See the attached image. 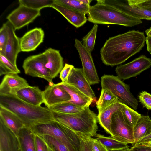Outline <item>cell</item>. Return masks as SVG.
I'll return each mask as SVG.
<instances>
[{"instance_id":"1","label":"cell","mask_w":151,"mask_h":151,"mask_svg":"<svg viewBox=\"0 0 151 151\" xmlns=\"http://www.w3.org/2000/svg\"><path fill=\"white\" fill-rule=\"evenodd\" d=\"M145 42L144 33L134 30L109 37L100 50L101 59L107 65H119L139 52Z\"/></svg>"},{"instance_id":"2","label":"cell","mask_w":151,"mask_h":151,"mask_svg":"<svg viewBox=\"0 0 151 151\" xmlns=\"http://www.w3.org/2000/svg\"><path fill=\"white\" fill-rule=\"evenodd\" d=\"M0 106L15 114L25 127L29 128L55 120L52 111L49 108L29 104L15 94H0Z\"/></svg>"},{"instance_id":"3","label":"cell","mask_w":151,"mask_h":151,"mask_svg":"<svg viewBox=\"0 0 151 151\" xmlns=\"http://www.w3.org/2000/svg\"><path fill=\"white\" fill-rule=\"evenodd\" d=\"M90 6L87 20L95 24H114L133 27L142 24L141 20L122 12L114 7L97 0Z\"/></svg>"},{"instance_id":"4","label":"cell","mask_w":151,"mask_h":151,"mask_svg":"<svg viewBox=\"0 0 151 151\" xmlns=\"http://www.w3.org/2000/svg\"><path fill=\"white\" fill-rule=\"evenodd\" d=\"M52 111L55 121L76 133L91 137L96 135L98 128L97 115L90 109L89 107L73 114H65Z\"/></svg>"},{"instance_id":"5","label":"cell","mask_w":151,"mask_h":151,"mask_svg":"<svg viewBox=\"0 0 151 151\" xmlns=\"http://www.w3.org/2000/svg\"><path fill=\"white\" fill-rule=\"evenodd\" d=\"M30 128L35 134L55 137L69 151H81L80 139L77 134L55 120L34 126Z\"/></svg>"},{"instance_id":"6","label":"cell","mask_w":151,"mask_h":151,"mask_svg":"<svg viewBox=\"0 0 151 151\" xmlns=\"http://www.w3.org/2000/svg\"><path fill=\"white\" fill-rule=\"evenodd\" d=\"M102 88L111 91L119 101L137 110L138 102L130 90V86L124 83L117 76L104 75L101 77Z\"/></svg>"},{"instance_id":"7","label":"cell","mask_w":151,"mask_h":151,"mask_svg":"<svg viewBox=\"0 0 151 151\" xmlns=\"http://www.w3.org/2000/svg\"><path fill=\"white\" fill-rule=\"evenodd\" d=\"M110 134L119 141L132 145L134 143L133 128L128 123L120 108L112 115Z\"/></svg>"},{"instance_id":"8","label":"cell","mask_w":151,"mask_h":151,"mask_svg":"<svg viewBox=\"0 0 151 151\" xmlns=\"http://www.w3.org/2000/svg\"><path fill=\"white\" fill-rule=\"evenodd\" d=\"M47 62L46 56L43 52L31 55L24 60L22 67L25 74L33 77L42 78L49 83V85L54 84L50 72L45 67Z\"/></svg>"},{"instance_id":"9","label":"cell","mask_w":151,"mask_h":151,"mask_svg":"<svg viewBox=\"0 0 151 151\" xmlns=\"http://www.w3.org/2000/svg\"><path fill=\"white\" fill-rule=\"evenodd\" d=\"M151 66V59L140 55L127 64L117 66L115 72L121 79L125 80L139 75Z\"/></svg>"},{"instance_id":"10","label":"cell","mask_w":151,"mask_h":151,"mask_svg":"<svg viewBox=\"0 0 151 151\" xmlns=\"http://www.w3.org/2000/svg\"><path fill=\"white\" fill-rule=\"evenodd\" d=\"M40 15V10L19 4L16 9L7 16L6 19L15 31L32 22Z\"/></svg>"},{"instance_id":"11","label":"cell","mask_w":151,"mask_h":151,"mask_svg":"<svg viewBox=\"0 0 151 151\" xmlns=\"http://www.w3.org/2000/svg\"><path fill=\"white\" fill-rule=\"evenodd\" d=\"M74 46L77 50L81 60L83 74L90 85L99 83V78L93 60L90 52L77 39H75Z\"/></svg>"},{"instance_id":"12","label":"cell","mask_w":151,"mask_h":151,"mask_svg":"<svg viewBox=\"0 0 151 151\" xmlns=\"http://www.w3.org/2000/svg\"><path fill=\"white\" fill-rule=\"evenodd\" d=\"M128 15L141 20H151V11L129 5L127 0H101Z\"/></svg>"},{"instance_id":"13","label":"cell","mask_w":151,"mask_h":151,"mask_svg":"<svg viewBox=\"0 0 151 151\" xmlns=\"http://www.w3.org/2000/svg\"><path fill=\"white\" fill-rule=\"evenodd\" d=\"M67 83L74 86L93 101L96 100V97L94 93L85 76L82 68L74 67L69 75Z\"/></svg>"},{"instance_id":"14","label":"cell","mask_w":151,"mask_h":151,"mask_svg":"<svg viewBox=\"0 0 151 151\" xmlns=\"http://www.w3.org/2000/svg\"><path fill=\"white\" fill-rule=\"evenodd\" d=\"M44 103L48 108L69 101L71 97L68 93L58 83L48 85L42 91Z\"/></svg>"},{"instance_id":"15","label":"cell","mask_w":151,"mask_h":151,"mask_svg":"<svg viewBox=\"0 0 151 151\" xmlns=\"http://www.w3.org/2000/svg\"><path fill=\"white\" fill-rule=\"evenodd\" d=\"M44 35L40 28L36 27L27 32L19 39L21 51L28 52L35 50L43 42Z\"/></svg>"},{"instance_id":"16","label":"cell","mask_w":151,"mask_h":151,"mask_svg":"<svg viewBox=\"0 0 151 151\" xmlns=\"http://www.w3.org/2000/svg\"><path fill=\"white\" fill-rule=\"evenodd\" d=\"M29 86L27 81L18 74L5 75L0 85V94H15L20 90Z\"/></svg>"},{"instance_id":"17","label":"cell","mask_w":151,"mask_h":151,"mask_svg":"<svg viewBox=\"0 0 151 151\" xmlns=\"http://www.w3.org/2000/svg\"><path fill=\"white\" fill-rule=\"evenodd\" d=\"M20 149L18 137L0 118V151H18Z\"/></svg>"},{"instance_id":"18","label":"cell","mask_w":151,"mask_h":151,"mask_svg":"<svg viewBox=\"0 0 151 151\" xmlns=\"http://www.w3.org/2000/svg\"><path fill=\"white\" fill-rule=\"evenodd\" d=\"M7 23L8 38L6 45L5 56L14 65H17L16 61L18 55L21 51L19 39L16 35L15 30L7 21Z\"/></svg>"},{"instance_id":"19","label":"cell","mask_w":151,"mask_h":151,"mask_svg":"<svg viewBox=\"0 0 151 151\" xmlns=\"http://www.w3.org/2000/svg\"><path fill=\"white\" fill-rule=\"evenodd\" d=\"M51 7L60 13L77 28L83 26L88 20L85 13L65 6L54 3Z\"/></svg>"},{"instance_id":"20","label":"cell","mask_w":151,"mask_h":151,"mask_svg":"<svg viewBox=\"0 0 151 151\" xmlns=\"http://www.w3.org/2000/svg\"><path fill=\"white\" fill-rule=\"evenodd\" d=\"M43 53L47 59L45 67L53 79L58 76L64 67L63 58L59 50L51 48L46 50Z\"/></svg>"},{"instance_id":"21","label":"cell","mask_w":151,"mask_h":151,"mask_svg":"<svg viewBox=\"0 0 151 151\" xmlns=\"http://www.w3.org/2000/svg\"><path fill=\"white\" fill-rule=\"evenodd\" d=\"M15 95L22 101L33 105L41 106L44 103L42 91L38 86H29L20 90Z\"/></svg>"},{"instance_id":"22","label":"cell","mask_w":151,"mask_h":151,"mask_svg":"<svg viewBox=\"0 0 151 151\" xmlns=\"http://www.w3.org/2000/svg\"><path fill=\"white\" fill-rule=\"evenodd\" d=\"M58 84L63 89L67 91L70 96V99L66 102L85 108L89 107L93 102L91 99L74 86L62 82Z\"/></svg>"},{"instance_id":"23","label":"cell","mask_w":151,"mask_h":151,"mask_svg":"<svg viewBox=\"0 0 151 151\" xmlns=\"http://www.w3.org/2000/svg\"><path fill=\"white\" fill-rule=\"evenodd\" d=\"M0 118L17 137L20 130L25 126L22 120L16 115L1 106H0Z\"/></svg>"},{"instance_id":"24","label":"cell","mask_w":151,"mask_h":151,"mask_svg":"<svg viewBox=\"0 0 151 151\" xmlns=\"http://www.w3.org/2000/svg\"><path fill=\"white\" fill-rule=\"evenodd\" d=\"M18 137L21 151H36L35 134L30 128L24 127Z\"/></svg>"},{"instance_id":"25","label":"cell","mask_w":151,"mask_h":151,"mask_svg":"<svg viewBox=\"0 0 151 151\" xmlns=\"http://www.w3.org/2000/svg\"><path fill=\"white\" fill-rule=\"evenodd\" d=\"M151 129V119L148 115H142L133 128L134 142L133 146L139 140L149 134Z\"/></svg>"},{"instance_id":"26","label":"cell","mask_w":151,"mask_h":151,"mask_svg":"<svg viewBox=\"0 0 151 151\" xmlns=\"http://www.w3.org/2000/svg\"><path fill=\"white\" fill-rule=\"evenodd\" d=\"M120 108L119 101L107 107L97 115L98 122L108 133L110 134L111 117L113 114Z\"/></svg>"},{"instance_id":"27","label":"cell","mask_w":151,"mask_h":151,"mask_svg":"<svg viewBox=\"0 0 151 151\" xmlns=\"http://www.w3.org/2000/svg\"><path fill=\"white\" fill-rule=\"evenodd\" d=\"M118 101L117 98L109 90L102 88L100 96L96 103L99 113Z\"/></svg>"},{"instance_id":"28","label":"cell","mask_w":151,"mask_h":151,"mask_svg":"<svg viewBox=\"0 0 151 151\" xmlns=\"http://www.w3.org/2000/svg\"><path fill=\"white\" fill-rule=\"evenodd\" d=\"M96 139L100 142L108 151H118L129 147L127 144L117 140L111 137L105 136L97 133Z\"/></svg>"},{"instance_id":"29","label":"cell","mask_w":151,"mask_h":151,"mask_svg":"<svg viewBox=\"0 0 151 151\" xmlns=\"http://www.w3.org/2000/svg\"><path fill=\"white\" fill-rule=\"evenodd\" d=\"M85 108L78 106L73 104L66 102L58 104L49 108L53 111L68 114L79 112L83 111Z\"/></svg>"},{"instance_id":"30","label":"cell","mask_w":151,"mask_h":151,"mask_svg":"<svg viewBox=\"0 0 151 151\" xmlns=\"http://www.w3.org/2000/svg\"><path fill=\"white\" fill-rule=\"evenodd\" d=\"M120 108L128 123L134 128L142 115L127 105L120 102Z\"/></svg>"},{"instance_id":"31","label":"cell","mask_w":151,"mask_h":151,"mask_svg":"<svg viewBox=\"0 0 151 151\" xmlns=\"http://www.w3.org/2000/svg\"><path fill=\"white\" fill-rule=\"evenodd\" d=\"M20 71L17 65L13 64L5 56L0 54V76L4 74H18Z\"/></svg>"},{"instance_id":"32","label":"cell","mask_w":151,"mask_h":151,"mask_svg":"<svg viewBox=\"0 0 151 151\" xmlns=\"http://www.w3.org/2000/svg\"><path fill=\"white\" fill-rule=\"evenodd\" d=\"M19 2L28 7L40 10L44 8L51 7L54 0H19Z\"/></svg>"},{"instance_id":"33","label":"cell","mask_w":151,"mask_h":151,"mask_svg":"<svg viewBox=\"0 0 151 151\" xmlns=\"http://www.w3.org/2000/svg\"><path fill=\"white\" fill-rule=\"evenodd\" d=\"M54 3L88 14L90 6L87 5L79 0H54Z\"/></svg>"},{"instance_id":"34","label":"cell","mask_w":151,"mask_h":151,"mask_svg":"<svg viewBox=\"0 0 151 151\" xmlns=\"http://www.w3.org/2000/svg\"><path fill=\"white\" fill-rule=\"evenodd\" d=\"M98 26L95 24L89 32L82 39L83 44L91 53L94 49Z\"/></svg>"},{"instance_id":"35","label":"cell","mask_w":151,"mask_h":151,"mask_svg":"<svg viewBox=\"0 0 151 151\" xmlns=\"http://www.w3.org/2000/svg\"><path fill=\"white\" fill-rule=\"evenodd\" d=\"M40 136L45 139L53 151H69L63 143L55 137L47 135Z\"/></svg>"},{"instance_id":"36","label":"cell","mask_w":151,"mask_h":151,"mask_svg":"<svg viewBox=\"0 0 151 151\" xmlns=\"http://www.w3.org/2000/svg\"><path fill=\"white\" fill-rule=\"evenodd\" d=\"M8 38V28L6 22L3 24L0 29V54L4 56Z\"/></svg>"},{"instance_id":"37","label":"cell","mask_w":151,"mask_h":151,"mask_svg":"<svg viewBox=\"0 0 151 151\" xmlns=\"http://www.w3.org/2000/svg\"><path fill=\"white\" fill-rule=\"evenodd\" d=\"M36 151H53L45 139L40 135L35 134Z\"/></svg>"},{"instance_id":"38","label":"cell","mask_w":151,"mask_h":151,"mask_svg":"<svg viewBox=\"0 0 151 151\" xmlns=\"http://www.w3.org/2000/svg\"><path fill=\"white\" fill-rule=\"evenodd\" d=\"M85 136L92 151H108L96 138H93L90 136Z\"/></svg>"},{"instance_id":"39","label":"cell","mask_w":151,"mask_h":151,"mask_svg":"<svg viewBox=\"0 0 151 151\" xmlns=\"http://www.w3.org/2000/svg\"><path fill=\"white\" fill-rule=\"evenodd\" d=\"M138 98L143 107L151 110V94L146 91L140 93Z\"/></svg>"},{"instance_id":"40","label":"cell","mask_w":151,"mask_h":151,"mask_svg":"<svg viewBox=\"0 0 151 151\" xmlns=\"http://www.w3.org/2000/svg\"><path fill=\"white\" fill-rule=\"evenodd\" d=\"M128 4L151 11V0H127Z\"/></svg>"},{"instance_id":"41","label":"cell","mask_w":151,"mask_h":151,"mask_svg":"<svg viewBox=\"0 0 151 151\" xmlns=\"http://www.w3.org/2000/svg\"><path fill=\"white\" fill-rule=\"evenodd\" d=\"M74 66L65 63V66L60 73V78L62 82L67 83L69 75Z\"/></svg>"},{"instance_id":"42","label":"cell","mask_w":151,"mask_h":151,"mask_svg":"<svg viewBox=\"0 0 151 151\" xmlns=\"http://www.w3.org/2000/svg\"><path fill=\"white\" fill-rule=\"evenodd\" d=\"M77 134L80 139L81 151H92L86 138L85 136Z\"/></svg>"},{"instance_id":"43","label":"cell","mask_w":151,"mask_h":151,"mask_svg":"<svg viewBox=\"0 0 151 151\" xmlns=\"http://www.w3.org/2000/svg\"><path fill=\"white\" fill-rule=\"evenodd\" d=\"M129 151H151V146L143 144L134 145L130 148Z\"/></svg>"},{"instance_id":"44","label":"cell","mask_w":151,"mask_h":151,"mask_svg":"<svg viewBox=\"0 0 151 151\" xmlns=\"http://www.w3.org/2000/svg\"><path fill=\"white\" fill-rule=\"evenodd\" d=\"M145 42L147 50L151 54V37L147 36L145 37Z\"/></svg>"},{"instance_id":"45","label":"cell","mask_w":151,"mask_h":151,"mask_svg":"<svg viewBox=\"0 0 151 151\" xmlns=\"http://www.w3.org/2000/svg\"><path fill=\"white\" fill-rule=\"evenodd\" d=\"M150 140H151V129L149 134L139 140L134 145L145 142Z\"/></svg>"},{"instance_id":"46","label":"cell","mask_w":151,"mask_h":151,"mask_svg":"<svg viewBox=\"0 0 151 151\" xmlns=\"http://www.w3.org/2000/svg\"><path fill=\"white\" fill-rule=\"evenodd\" d=\"M84 4L88 5L90 6V4L92 1V0H79Z\"/></svg>"},{"instance_id":"47","label":"cell","mask_w":151,"mask_h":151,"mask_svg":"<svg viewBox=\"0 0 151 151\" xmlns=\"http://www.w3.org/2000/svg\"><path fill=\"white\" fill-rule=\"evenodd\" d=\"M145 33L147 36L151 37V27L146 29L145 31Z\"/></svg>"},{"instance_id":"48","label":"cell","mask_w":151,"mask_h":151,"mask_svg":"<svg viewBox=\"0 0 151 151\" xmlns=\"http://www.w3.org/2000/svg\"><path fill=\"white\" fill-rule=\"evenodd\" d=\"M139 144H143L151 146V140ZM138 145V144H137Z\"/></svg>"},{"instance_id":"49","label":"cell","mask_w":151,"mask_h":151,"mask_svg":"<svg viewBox=\"0 0 151 151\" xmlns=\"http://www.w3.org/2000/svg\"><path fill=\"white\" fill-rule=\"evenodd\" d=\"M118 151H129V148L128 147L125 149L118 150Z\"/></svg>"},{"instance_id":"50","label":"cell","mask_w":151,"mask_h":151,"mask_svg":"<svg viewBox=\"0 0 151 151\" xmlns=\"http://www.w3.org/2000/svg\"><path fill=\"white\" fill-rule=\"evenodd\" d=\"M18 151H21L20 149Z\"/></svg>"},{"instance_id":"51","label":"cell","mask_w":151,"mask_h":151,"mask_svg":"<svg viewBox=\"0 0 151 151\" xmlns=\"http://www.w3.org/2000/svg\"></svg>"}]
</instances>
